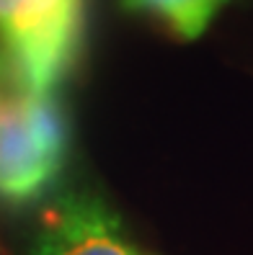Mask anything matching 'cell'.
<instances>
[{
    "label": "cell",
    "mask_w": 253,
    "mask_h": 255,
    "mask_svg": "<svg viewBox=\"0 0 253 255\" xmlns=\"http://www.w3.org/2000/svg\"><path fill=\"white\" fill-rule=\"evenodd\" d=\"M70 131L52 93H0V199L28 204L54 181Z\"/></svg>",
    "instance_id": "6da1fadb"
},
{
    "label": "cell",
    "mask_w": 253,
    "mask_h": 255,
    "mask_svg": "<svg viewBox=\"0 0 253 255\" xmlns=\"http://www.w3.org/2000/svg\"><path fill=\"white\" fill-rule=\"evenodd\" d=\"M80 0H0V39L13 85L52 93L80 47Z\"/></svg>",
    "instance_id": "7a4b0ae2"
},
{
    "label": "cell",
    "mask_w": 253,
    "mask_h": 255,
    "mask_svg": "<svg viewBox=\"0 0 253 255\" xmlns=\"http://www.w3.org/2000/svg\"><path fill=\"white\" fill-rule=\"evenodd\" d=\"M31 255H145L127 237L116 212L91 191L57 196L41 214Z\"/></svg>",
    "instance_id": "3957f363"
},
{
    "label": "cell",
    "mask_w": 253,
    "mask_h": 255,
    "mask_svg": "<svg viewBox=\"0 0 253 255\" xmlns=\"http://www.w3.org/2000/svg\"><path fill=\"white\" fill-rule=\"evenodd\" d=\"M122 5L124 10L150 13L166 21L181 39H197L220 10L215 0H122Z\"/></svg>",
    "instance_id": "277c9868"
},
{
    "label": "cell",
    "mask_w": 253,
    "mask_h": 255,
    "mask_svg": "<svg viewBox=\"0 0 253 255\" xmlns=\"http://www.w3.org/2000/svg\"><path fill=\"white\" fill-rule=\"evenodd\" d=\"M13 80V75H10V65H8V57L3 54V52H0V88H3V83L5 80ZM0 93H3V91H0Z\"/></svg>",
    "instance_id": "5b68a950"
},
{
    "label": "cell",
    "mask_w": 253,
    "mask_h": 255,
    "mask_svg": "<svg viewBox=\"0 0 253 255\" xmlns=\"http://www.w3.org/2000/svg\"><path fill=\"white\" fill-rule=\"evenodd\" d=\"M215 3H217V5L222 8V5H225V3H228V0H215Z\"/></svg>",
    "instance_id": "8992f818"
}]
</instances>
